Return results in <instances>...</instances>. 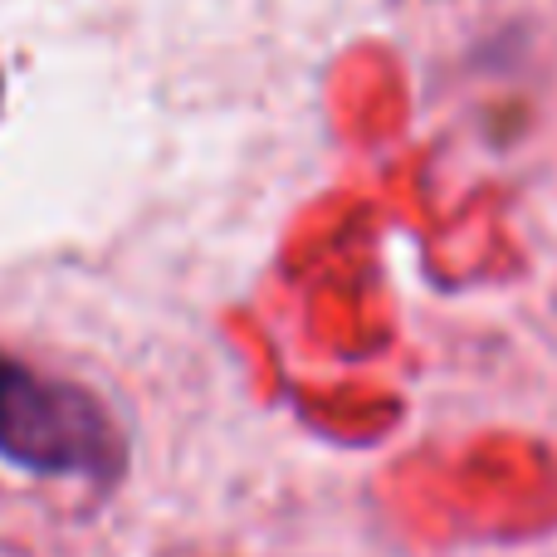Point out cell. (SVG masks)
<instances>
[{
  "instance_id": "1",
  "label": "cell",
  "mask_w": 557,
  "mask_h": 557,
  "mask_svg": "<svg viewBox=\"0 0 557 557\" xmlns=\"http://www.w3.org/2000/svg\"><path fill=\"white\" fill-rule=\"evenodd\" d=\"M0 460L35 480L108 484L123 470V435L94 392L0 352Z\"/></svg>"
}]
</instances>
